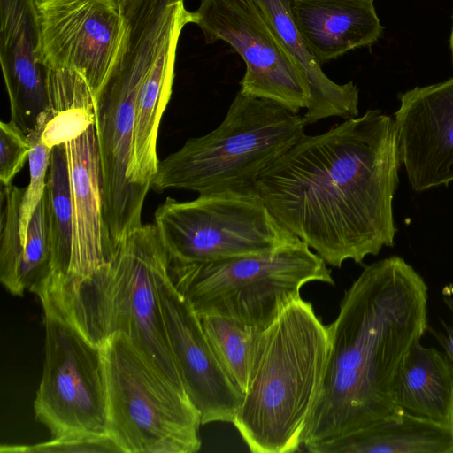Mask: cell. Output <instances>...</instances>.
I'll list each match as a JSON object with an SVG mask.
<instances>
[{"label": "cell", "mask_w": 453, "mask_h": 453, "mask_svg": "<svg viewBox=\"0 0 453 453\" xmlns=\"http://www.w3.org/2000/svg\"><path fill=\"white\" fill-rule=\"evenodd\" d=\"M401 165L394 120L368 110L300 139L257 178L275 219L334 267L391 247Z\"/></svg>", "instance_id": "6da1fadb"}, {"label": "cell", "mask_w": 453, "mask_h": 453, "mask_svg": "<svg viewBox=\"0 0 453 453\" xmlns=\"http://www.w3.org/2000/svg\"><path fill=\"white\" fill-rule=\"evenodd\" d=\"M428 288L403 258L366 265L327 326L329 352L303 445L311 448L400 418L393 388L413 344L428 330Z\"/></svg>", "instance_id": "7a4b0ae2"}, {"label": "cell", "mask_w": 453, "mask_h": 453, "mask_svg": "<svg viewBox=\"0 0 453 453\" xmlns=\"http://www.w3.org/2000/svg\"><path fill=\"white\" fill-rule=\"evenodd\" d=\"M169 266L157 226L142 225L126 235L111 258L87 278L36 295L42 308L66 319L94 345L115 333L128 335L165 378L187 392L172 352L159 293Z\"/></svg>", "instance_id": "3957f363"}, {"label": "cell", "mask_w": 453, "mask_h": 453, "mask_svg": "<svg viewBox=\"0 0 453 453\" xmlns=\"http://www.w3.org/2000/svg\"><path fill=\"white\" fill-rule=\"evenodd\" d=\"M329 346L327 326L301 296L262 330L233 422L251 452L290 453L303 445Z\"/></svg>", "instance_id": "277c9868"}, {"label": "cell", "mask_w": 453, "mask_h": 453, "mask_svg": "<svg viewBox=\"0 0 453 453\" xmlns=\"http://www.w3.org/2000/svg\"><path fill=\"white\" fill-rule=\"evenodd\" d=\"M305 126L285 106L239 91L216 128L159 161L151 188L257 192L258 176L304 136Z\"/></svg>", "instance_id": "5b68a950"}, {"label": "cell", "mask_w": 453, "mask_h": 453, "mask_svg": "<svg viewBox=\"0 0 453 453\" xmlns=\"http://www.w3.org/2000/svg\"><path fill=\"white\" fill-rule=\"evenodd\" d=\"M169 275L198 316L265 328L307 283L334 285L327 264L301 239L273 250L187 265Z\"/></svg>", "instance_id": "8992f818"}, {"label": "cell", "mask_w": 453, "mask_h": 453, "mask_svg": "<svg viewBox=\"0 0 453 453\" xmlns=\"http://www.w3.org/2000/svg\"><path fill=\"white\" fill-rule=\"evenodd\" d=\"M108 434L122 453H195L201 448L198 410L127 334L99 344Z\"/></svg>", "instance_id": "52a82bcc"}, {"label": "cell", "mask_w": 453, "mask_h": 453, "mask_svg": "<svg viewBox=\"0 0 453 453\" xmlns=\"http://www.w3.org/2000/svg\"><path fill=\"white\" fill-rule=\"evenodd\" d=\"M155 226L171 265L259 254L298 239L254 191L202 194L184 202L167 197L155 212Z\"/></svg>", "instance_id": "ba28073f"}, {"label": "cell", "mask_w": 453, "mask_h": 453, "mask_svg": "<svg viewBox=\"0 0 453 453\" xmlns=\"http://www.w3.org/2000/svg\"><path fill=\"white\" fill-rule=\"evenodd\" d=\"M43 312L45 358L34 402L35 419L52 437L109 435L99 346L56 312Z\"/></svg>", "instance_id": "9c48e42d"}, {"label": "cell", "mask_w": 453, "mask_h": 453, "mask_svg": "<svg viewBox=\"0 0 453 453\" xmlns=\"http://www.w3.org/2000/svg\"><path fill=\"white\" fill-rule=\"evenodd\" d=\"M205 42L223 41L243 59L240 92L274 101L294 112L307 109L310 89L304 73L251 0H201L194 11Z\"/></svg>", "instance_id": "30bf717a"}, {"label": "cell", "mask_w": 453, "mask_h": 453, "mask_svg": "<svg viewBox=\"0 0 453 453\" xmlns=\"http://www.w3.org/2000/svg\"><path fill=\"white\" fill-rule=\"evenodd\" d=\"M36 61L46 69H73L100 92L124 48L127 24L113 0H35Z\"/></svg>", "instance_id": "8fae6325"}, {"label": "cell", "mask_w": 453, "mask_h": 453, "mask_svg": "<svg viewBox=\"0 0 453 453\" xmlns=\"http://www.w3.org/2000/svg\"><path fill=\"white\" fill-rule=\"evenodd\" d=\"M159 293L172 352L202 425L233 423L243 394L222 368L197 313L173 285L169 273L160 280Z\"/></svg>", "instance_id": "7c38bea8"}, {"label": "cell", "mask_w": 453, "mask_h": 453, "mask_svg": "<svg viewBox=\"0 0 453 453\" xmlns=\"http://www.w3.org/2000/svg\"><path fill=\"white\" fill-rule=\"evenodd\" d=\"M395 130L401 164L415 191L453 181V77L399 96Z\"/></svg>", "instance_id": "4fadbf2b"}, {"label": "cell", "mask_w": 453, "mask_h": 453, "mask_svg": "<svg viewBox=\"0 0 453 453\" xmlns=\"http://www.w3.org/2000/svg\"><path fill=\"white\" fill-rule=\"evenodd\" d=\"M0 58L10 121L27 136L41 133L49 99L46 70L36 61L39 22L35 0H0Z\"/></svg>", "instance_id": "5bb4252c"}, {"label": "cell", "mask_w": 453, "mask_h": 453, "mask_svg": "<svg viewBox=\"0 0 453 453\" xmlns=\"http://www.w3.org/2000/svg\"><path fill=\"white\" fill-rule=\"evenodd\" d=\"M65 146L73 205L70 266L64 281L38 292L81 281L104 265L114 251L104 219L95 124Z\"/></svg>", "instance_id": "9a60e30c"}, {"label": "cell", "mask_w": 453, "mask_h": 453, "mask_svg": "<svg viewBox=\"0 0 453 453\" xmlns=\"http://www.w3.org/2000/svg\"><path fill=\"white\" fill-rule=\"evenodd\" d=\"M294 23L317 61L375 43L383 34L374 0H289Z\"/></svg>", "instance_id": "2e32d148"}, {"label": "cell", "mask_w": 453, "mask_h": 453, "mask_svg": "<svg viewBox=\"0 0 453 453\" xmlns=\"http://www.w3.org/2000/svg\"><path fill=\"white\" fill-rule=\"evenodd\" d=\"M304 73L310 89V104L303 115L305 125L330 117L358 116V88L352 82L338 84L327 77L305 43L292 19L289 0H251Z\"/></svg>", "instance_id": "e0dca14e"}, {"label": "cell", "mask_w": 453, "mask_h": 453, "mask_svg": "<svg viewBox=\"0 0 453 453\" xmlns=\"http://www.w3.org/2000/svg\"><path fill=\"white\" fill-rule=\"evenodd\" d=\"M183 28L167 31L137 96L131 181L145 193L157 172V141L161 118L171 98L179 39Z\"/></svg>", "instance_id": "ac0fdd59"}, {"label": "cell", "mask_w": 453, "mask_h": 453, "mask_svg": "<svg viewBox=\"0 0 453 453\" xmlns=\"http://www.w3.org/2000/svg\"><path fill=\"white\" fill-rule=\"evenodd\" d=\"M399 410L444 424H453V364L435 348L415 342L394 382Z\"/></svg>", "instance_id": "d6986e66"}, {"label": "cell", "mask_w": 453, "mask_h": 453, "mask_svg": "<svg viewBox=\"0 0 453 453\" xmlns=\"http://www.w3.org/2000/svg\"><path fill=\"white\" fill-rule=\"evenodd\" d=\"M311 453H453V424L403 411L400 418L319 444Z\"/></svg>", "instance_id": "ffe728a7"}, {"label": "cell", "mask_w": 453, "mask_h": 453, "mask_svg": "<svg viewBox=\"0 0 453 453\" xmlns=\"http://www.w3.org/2000/svg\"><path fill=\"white\" fill-rule=\"evenodd\" d=\"M49 111L41 134L50 150L96 123L95 97L85 78L73 69H46Z\"/></svg>", "instance_id": "44dd1931"}, {"label": "cell", "mask_w": 453, "mask_h": 453, "mask_svg": "<svg viewBox=\"0 0 453 453\" xmlns=\"http://www.w3.org/2000/svg\"><path fill=\"white\" fill-rule=\"evenodd\" d=\"M45 198L51 241L49 278L34 292L64 281L68 274L73 245V205L65 144L51 149Z\"/></svg>", "instance_id": "7402d4cb"}, {"label": "cell", "mask_w": 453, "mask_h": 453, "mask_svg": "<svg viewBox=\"0 0 453 453\" xmlns=\"http://www.w3.org/2000/svg\"><path fill=\"white\" fill-rule=\"evenodd\" d=\"M198 317L219 364L244 395L257 344L264 328L218 315Z\"/></svg>", "instance_id": "603a6c76"}, {"label": "cell", "mask_w": 453, "mask_h": 453, "mask_svg": "<svg viewBox=\"0 0 453 453\" xmlns=\"http://www.w3.org/2000/svg\"><path fill=\"white\" fill-rule=\"evenodd\" d=\"M51 241L45 193L28 225L25 245L9 275L1 280L13 296L34 293L50 276Z\"/></svg>", "instance_id": "cb8c5ba5"}, {"label": "cell", "mask_w": 453, "mask_h": 453, "mask_svg": "<svg viewBox=\"0 0 453 453\" xmlns=\"http://www.w3.org/2000/svg\"><path fill=\"white\" fill-rule=\"evenodd\" d=\"M27 137L32 143V149L28 157L30 180L28 185L23 188L19 207V227L21 246L6 263L0 265V280L12 272L25 245L29 222L46 189L51 150L42 142L41 133H34Z\"/></svg>", "instance_id": "d4e9b609"}, {"label": "cell", "mask_w": 453, "mask_h": 453, "mask_svg": "<svg viewBox=\"0 0 453 453\" xmlns=\"http://www.w3.org/2000/svg\"><path fill=\"white\" fill-rule=\"evenodd\" d=\"M32 143L12 121L0 123V181L10 185L29 157Z\"/></svg>", "instance_id": "484cf974"}, {"label": "cell", "mask_w": 453, "mask_h": 453, "mask_svg": "<svg viewBox=\"0 0 453 453\" xmlns=\"http://www.w3.org/2000/svg\"><path fill=\"white\" fill-rule=\"evenodd\" d=\"M1 452H121L110 435L62 436L35 445H2ZM122 453V452H121Z\"/></svg>", "instance_id": "4316f807"}, {"label": "cell", "mask_w": 453, "mask_h": 453, "mask_svg": "<svg viewBox=\"0 0 453 453\" xmlns=\"http://www.w3.org/2000/svg\"><path fill=\"white\" fill-rule=\"evenodd\" d=\"M442 299L446 306L448 307L449 311H450L452 317L451 323L448 324L441 320V323L445 330V334L431 329L429 328V326L428 330L442 346L446 355L453 364V296H451L449 294H443Z\"/></svg>", "instance_id": "83f0119b"}, {"label": "cell", "mask_w": 453, "mask_h": 453, "mask_svg": "<svg viewBox=\"0 0 453 453\" xmlns=\"http://www.w3.org/2000/svg\"><path fill=\"white\" fill-rule=\"evenodd\" d=\"M449 47H450V51H451V61H452V65H453V23H452V28H451V33H450V38H449Z\"/></svg>", "instance_id": "f1b7e54d"}, {"label": "cell", "mask_w": 453, "mask_h": 453, "mask_svg": "<svg viewBox=\"0 0 453 453\" xmlns=\"http://www.w3.org/2000/svg\"><path fill=\"white\" fill-rule=\"evenodd\" d=\"M113 1L120 6L124 0H113Z\"/></svg>", "instance_id": "f546056e"}]
</instances>
